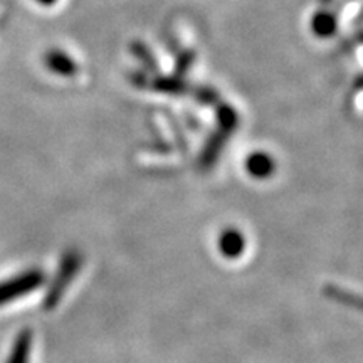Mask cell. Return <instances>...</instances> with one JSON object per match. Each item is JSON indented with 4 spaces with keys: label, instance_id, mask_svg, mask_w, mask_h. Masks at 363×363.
<instances>
[{
    "label": "cell",
    "instance_id": "obj_3",
    "mask_svg": "<svg viewBox=\"0 0 363 363\" xmlns=\"http://www.w3.org/2000/svg\"><path fill=\"white\" fill-rule=\"evenodd\" d=\"M33 353V331L22 330L13 340L7 363H29Z\"/></svg>",
    "mask_w": 363,
    "mask_h": 363
},
{
    "label": "cell",
    "instance_id": "obj_5",
    "mask_svg": "<svg viewBox=\"0 0 363 363\" xmlns=\"http://www.w3.org/2000/svg\"><path fill=\"white\" fill-rule=\"evenodd\" d=\"M252 172L257 175H264L267 169H271V163H267V158L264 157H254L251 160Z\"/></svg>",
    "mask_w": 363,
    "mask_h": 363
},
{
    "label": "cell",
    "instance_id": "obj_4",
    "mask_svg": "<svg viewBox=\"0 0 363 363\" xmlns=\"http://www.w3.org/2000/svg\"><path fill=\"white\" fill-rule=\"evenodd\" d=\"M242 246H244V244L240 242V238L234 233H229L224 239H222V247H224V251L227 254H230V256L238 254Z\"/></svg>",
    "mask_w": 363,
    "mask_h": 363
},
{
    "label": "cell",
    "instance_id": "obj_2",
    "mask_svg": "<svg viewBox=\"0 0 363 363\" xmlns=\"http://www.w3.org/2000/svg\"><path fill=\"white\" fill-rule=\"evenodd\" d=\"M79 264H81L79 254L67 252L66 256L62 257L56 278H54L51 286H49L48 293H45V298H44L45 310H52V308L57 306V303L61 301L62 294L66 293L67 286L71 284L72 278H74L76 272H78Z\"/></svg>",
    "mask_w": 363,
    "mask_h": 363
},
{
    "label": "cell",
    "instance_id": "obj_1",
    "mask_svg": "<svg viewBox=\"0 0 363 363\" xmlns=\"http://www.w3.org/2000/svg\"><path fill=\"white\" fill-rule=\"evenodd\" d=\"M44 272L39 269L24 271L21 274L13 276V278L2 281L0 283V306L27 296V294H30L38 288H40L44 284Z\"/></svg>",
    "mask_w": 363,
    "mask_h": 363
}]
</instances>
